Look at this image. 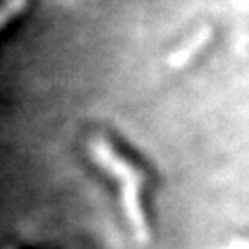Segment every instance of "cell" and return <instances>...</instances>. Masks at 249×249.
<instances>
[{"mask_svg": "<svg viewBox=\"0 0 249 249\" xmlns=\"http://www.w3.org/2000/svg\"><path fill=\"white\" fill-rule=\"evenodd\" d=\"M28 6V0H4L0 4V30L8 24L9 20L18 17Z\"/></svg>", "mask_w": 249, "mask_h": 249, "instance_id": "3", "label": "cell"}, {"mask_svg": "<svg viewBox=\"0 0 249 249\" xmlns=\"http://www.w3.org/2000/svg\"><path fill=\"white\" fill-rule=\"evenodd\" d=\"M211 39H213V30L209 26H203L201 30H197L194 36L190 37V39H187L176 52L170 55L168 65L172 69H181V67H185L187 63L192 61L197 53L211 43Z\"/></svg>", "mask_w": 249, "mask_h": 249, "instance_id": "2", "label": "cell"}, {"mask_svg": "<svg viewBox=\"0 0 249 249\" xmlns=\"http://www.w3.org/2000/svg\"><path fill=\"white\" fill-rule=\"evenodd\" d=\"M87 153L96 168L115 183L120 211L131 229L133 238L142 246L148 244L151 231L142 205L144 187L148 181L146 172L139 168L129 157H125L122 151L116 150L113 142L100 133L92 135L87 141Z\"/></svg>", "mask_w": 249, "mask_h": 249, "instance_id": "1", "label": "cell"}]
</instances>
